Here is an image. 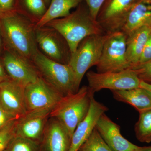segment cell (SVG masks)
<instances>
[{"label": "cell", "instance_id": "7", "mask_svg": "<svg viewBox=\"0 0 151 151\" xmlns=\"http://www.w3.org/2000/svg\"><path fill=\"white\" fill-rule=\"evenodd\" d=\"M88 87L92 94L103 89L124 90L140 87L141 80L132 69L117 72L98 73L89 71L86 73Z\"/></svg>", "mask_w": 151, "mask_h": 151}, {"label": "cell", "instance_id": "23", "mask_svg": "<svg viewBox=\"0 0 151 151\" xmlns=\"http://www.w3.org/2000/svg\"><path fill=\"white\" fill-rule=\"evenodd\" d=\"M4 151H41L40 144L27 138L15 136Z\"/></svg>", "mask_w": 151, "mask_h": 151}, {"label": "cell", "instance_id": "31", "mask_svg": "<svg viewBox=\"0 0 151 151\" xmlns=\"http://www.w3.org/2000/svg\"><path fill=\"white\" fill-rule=\"evenodd\" d=\"M8 76L6 72L5 69L1 60H0V83L9 79Z\"/></svg>", "mask_w": 151, "mask_h": 151}, {"label": "cell", "instance_id": "18", "mask_svg": "<svg viewBox=\"0 0 151 151\" xmlns=\"http://www.w3.org/2000/svg\"><path fill=\"white\" fill-rule=\"evenodd\" d=\"M117 101L127 103L142 113L151 110V94L147 90L139 87L134 89L111 91Z\"/></svg>", "mask_w": 151, "mask_h": 151}, {"label": "cell", "instance_id": "35", "mask_svg": "<svg viewBox=\"0 0 151 151\" xmlns=\"http://www.w3.org/2000/svg\"><path fill=\"white\" fill-rule=\"evenodd\" d=\"M44 1L47 7L48 8V7L50 5V2H51V0H44Z\"/></svg>", "mask_w": 151, "mask_h": 151}, {"label": "cell", "instance_id": "16", "mask_svg": "<svg viewBox=\"0 0 151 151\" xmlns=\"http://www.w3.org/2000/svg\"><path fill=\"white\" fill-rule=\"evenodd\" d=\"M48 120L42 142L41 151H68L71 138L64 126L56 119Z\"/></svg>", "mask_w": 151, "mask_h": 151}, {"label": "cell", "instance_id": "24", "mask_svg": "<svg viewBox=\"0 0 151 151\" xmlns=\"http://www.w3.org/2000/svg\"><path fill=\"white\" fill-rule=\"evenodd\" d=\"M79 151H114L107 145L96 128Z\"/></svg>", "mask_w": 151, "mask_h": 151}, {"label": "cell", "instance_id": "14", "mask_svg": "<svg viewBox=\"0 0 151 151\" xmlns=\"http://www.w3.org/2000/svg\"><path fill=\"white\" fill-rule=\"evenodd\" d=\"M24 88L10 78L0 83V104L17 119L27 112L25 103Z\"/></svg>", "mask_w": 151, "mask_h": 151}, {"label": "cell", "instance_id": "3", "mask_svg": "<svg viewBox=\"0 0 151 151\" xmlns=\"http://www.w3.org/2000/svg\"><path fill=\"white\" fill-rule=\"evenodd\" d=\"M93 95L88 86H82L76 93L63 96L52 110L50 117L61 123L70 138L89 112Z\"/></svg>", "mask_w": 151, "mask_h": 151}, {"label": "cell", "instance_id": "27", "mask_svg": "<svg viewBox=\"0 0 151 151\" xmlns=\"http://www.w3.org/2000/svg\"><path fill=\"white\" fill-rule=\"evenodd\" d=\"M86 3L92 17L96 19L98 12L105 0H83Z\"/></svg>", "mask_w": 151, "mask_h": 151}, {"label": "cell", "instance_id": "22", "mask_svg": "<svg viewBox=\"0 0 151 151\" xmlns=\"http://www.w3.org/2000/svg\"><path fill=\"white\" fill-rule=\"evenodd\" d=\"M134 128L138 140L142 143L151 142V110L139 113Z\"/></svg>", "mask_w": 151, "mask_h": 151}, {"label": "cell", "instance_id": "10", "mask_svg": "<svg viewBox=\"0 0 151 151\" xmlns=\"http://www.w3.org/2000/svg\"><path fill=\"white\" fill-rule=\"evenodd\" d=\"M63 96L40 77L24 88V100L27 112L52 110Z\"/></svg>", "mask_w": 151, "mask_h": 151}, {"label": "cell", "instance_id": "20", "mask_svg": "<svg viewBox=\"0 0 151 151\" xmlns=\"http://www.w3.org/2000/svg\"><path fill=\"white\" fill-rule=\"evenodd\" d=\"M83 0H51L44 16L36 24V27L45 25L50 22L68 15L70 10L77 6Z\"/></svg>", "mask_w": 151, "mask_h": 151}, {"label": "cell", "instance_id": "36", "mask_svg": "<svg viewBox=\"0 0 151 151\" xmlns=\"http://www.w3.org/2000/svg\"><path fill=\"white\" fill-rule=\"evenodd\" d=\"M150 1L151 2V0H150Z\"/></svg>", "mask_w": 151, "mask_h": 151}, {"label": "cell", "instance_id": "32", "mask_svg": "<svg viewBox=\"0 0 151 151\" xmlns=\"http://www.w3.org/2000/svg\"><path fill=\"white\" fill-rule=\"evenodd\" d=\"M5 49V44L4 40L2 31L1 27V23H0V57L3 54Z\"/></svg>", "mask_w": 151, "mask_h": 151}, {"label": "cell", "instance_id": "25", "mask_svg": "<svg viewBox=\"0 0 151 151\" xmlns=\"http://www.w3.org/2000/svg\"><path fill=\"white\" fill-rule=\"evenodd\" d=\"M17 120H14L0 130V151H4L12 139L15 136Z\"/></svg>", "mask_w": 151, "mask_h": 151}, {"label": "cell", "instance_id": "12", "mask_svg": "<svg viewBox=\"0 0 151 151\" xmlns=\"http://www.w3.org/2000/svg\"><path fill=\"white\" fill-rule=\"evenodd\" d=\"M51 109L29 111L17 120L16 135L40 144Z\"/></svg>", "mask_w": 151, "mask_h": 151}, {"label": "cell", "instance_id": "5", "mask_svg": "<svg viewBox=\"0 0 151 151\" xmlns=\"http://www.w3.org/2000/svg\"><path fill=\"white\" fill-rule=\"evenodd\" d=\"M33 63L40 77L63 96L77 92L74 74L68 64L53 61L39 50Z\"/></svg>", "mask_w": 151, "mask_h": 151}, {"label": "cell", "instance_id": "1", "mask_svg": "<svg viewBox=\"0 0 151 151\" xmlns=\"http://www.w3.org/2000/svg\"><path fill=\"white\" fill-rule=\"evenodd\" d=\"M0 23L6 49L33 63L39 50L36 24L17 11L0 15Z\"/></svg>", "mask_w": 151, "mask_h": 151}, {"label": "cell", "instance_id": "28", "mask_svg": "<svg viewBox=\"0 0 151 151\" xmlns=\"http://www.w3.org/2000/svg\"><path fill=\"white\" fill-rule=\"evenodd\" d=\"M16 119L15 116L9 113L0 104V130Z\"/></svg>", "mask_w": 151, "mask_h": 151}, {"label": "cell", "instance_id": "29", "mask_svg": "<svg viewBox=\"0 0 151 151\" xmlns=\"http://www.w3.org/2000/svg\"><path fill=\"white\" fill-rule=\"evenodd\" d=\"M17 0H0V15L16 11Z\"/></svg>", "mask_w": 151, "mask_h": 151}, {"label": "cell", "instance_id": "34", "mask_svg": "<svg viewBox=\"0 0 151 151\" xmlns=\"http://www.w3.org/2000/svg\"><path fill=\"white\" fill-rule=\"evenodd\" d=\"M134 151H151V146L148 147H139Z\"/></svg>", "mask_w": 151, "mask_h": 151}, {"label": "cell", "instance_id": "6", "mask_svg": "<svg viewBox=\"0 0 151 151\" xmlns=\"http://www.w3.org/2000/svg\"><path fill=\"white\" fill-rule=\"evenodd\" d=\"M127 38L122 31L109 34L96 66L97 72H117L130 68L127 58Z\"/></svg>", "mask_w": 151, "mask_h": 151}, {"label": "cell", "instance_id": "33", "mask_svg": "<svg viewBox=\"0 0 151 151\" xmlns=\"http://www.w3.org/2000/svg\"><path fill=\"white\" fill-rule=\"evenodd\" d=\"M140 87L146 89V90L148 91L151 94V84L147 83V82L141 80Z\"/></svg>", "mask_w": 151, "mask_h": 151}, {"label": "cell", "instance_id": "21", "mask_svg": "<svg viewBox=\"0 0 151 151\" xmlns=\"http://www.w3.org/2000/svg\"><path fill=\"white\" fill-rule=\"evenodd\" d=\"M47 9L44 0H17L16 11L36 24L42 18Z\"/></svg>", "mask_w": 151, "mask_h": 151}, {"label": "cell", "instance_id": "15", "mask_svg": "<svg viewBox=\"0 0 151 151\" xmlns=\"http://www.w3.org/2000/svg\"><path fill=\"white\" fill-rule=\"evenodd\" d=\"M96 129L103 139L114 151H134L138 146L122 136L120 127L103 113L96 124Z\"/></svg>", "mask_w": 151, "mask_h": 151}, {"label": "cell", "instance_id": "13", "mask_svg": "<svg viewBox=\"0 0 151 151\" xmlns=\"http://www.w3.org/2000/svg\"><path fill=\"white\" fill-rule=\"evenodd\" d=\"M108 110V107L97 101L92 95L89 112L73 132L68 151H79L95 129L100 116Z\"/></svg>", "mask_w": 151, "mask_h": 151}, {"label": "cell", "instance_id": "26", "mask_svg": "<svg viewBox=\"0 0 151 151\" xmlns=\"http://www.w3.org/2000/svg\"><path fill=\"white\" fill-rule=\"evenodd\" d=\"M137 73L142 81L151 84V60L130 68Z\"/></svg>", "mask_w": 151, "mask_h": 151}, {"label": "cell", "instance_id": "9", "mask_svg": "<svg viewBox=\"0 0 151 151\" xmlns=\"http://www.w3.org/2000/svg\"><path fill=\"white\" fill-rule=\"evenodd\" d=\"M138 0H105L96 20L106 34L121 31L127 15Z\"/></svg>", "mask_w": 151, "mask_h": 151}, {"label": "cell", "instance_id": "8", "mask_svg": "<svg viewBox=\"0 0 151 151\" xmlns=\"http://www.w3.org/2000/svg\"><path fill=\"white\" fill-rule=\"evenodd\" d=\"M35 39L38 48L44 55L55 62L68 64L72 53L67 41L57 30L47 25L36 27Z\"/></svg>", "mask_w": 151, "mask_h": 151}, {"label": "cell", "instance_id": "11", "mask_svg": "<svg viewBox=\"0 0 151 151\" xmlns=\"http://www.w3.org/2000/svg\"><path fill=\"white\" fill-rule=\"evenodd\" d=\"M9 78L24 86L40 77L32 62L5 49L0 57Z\"/></svg>", "mask_w": 151, "mask_h": 151}, {"label": "cell", "instance_id": "30", "mask_svg": "<svg viewBox=\"0 0 151 151\" xmlns=\"http://www.w3.org/2000/svg\"><path fill=\"white\" fill-rule=\"evenodd\" d=\"M151 60V33L143 49L137 64H142Z\"/></svg>", "mask_w": 151, "mask_h": 151}, {"label": "cell", "instance_id": "4", "mask_svg": "<svg viewBox=\"0 0 151 151\" xmlns=\"http://www.w3.org/2000/svg\"><path fill=\"white\" fill-rule=\"evenodd\" d=\"M109 34L103 33L87 37L81 41L71 54L68 64L74 74L77 92L87 70L92 66H96L99 62L103 45Z\"/></svg>", "mask_w": 151, "mask_h": 151}, {"label": "cell", "instance_id": "17", "mask_svg": "<svg viewBox=\"0 0 151 151\" xmlns=\"http://www.w3.org/2000/svg\"><path fill=\"white\" fill-rule=\"evenodd\" d=\"M145 26H151V2L138 0L129 12L121 31L127 36Z\"/></svg>", "mask_w": 151, "mask_h": 151}, {"label": "cell", "instance_id": "19", "mask_svg": "<svg viewBox=\"0 0 151 151\" xmlns=\"http://www.w3.org/2000/svg\"><path fill=\"white\" fill-rule=\"evenodd\" d=\"M151 33V26H145L127 36V55L131 68L137 65Z\"/></svg>", "mask_w": 151, "mask_h": 151}, {"label": "cell", "instance_id": "2", "mask_svg": "<svg viewBox=\"0 0 151 151\" xmlns=\"http://www.w3.org/2000/svg\"><path fill=\"white\" fill-rule=\"evenodd\" d=\"M45 25L53 28L62 35L72 53L85 38L105 33L97 20L91 15L86 3L83 1L68 15L51 21Z\"/></svg>", "mask_w": 151, "mask_h": 151}]
</instances>
